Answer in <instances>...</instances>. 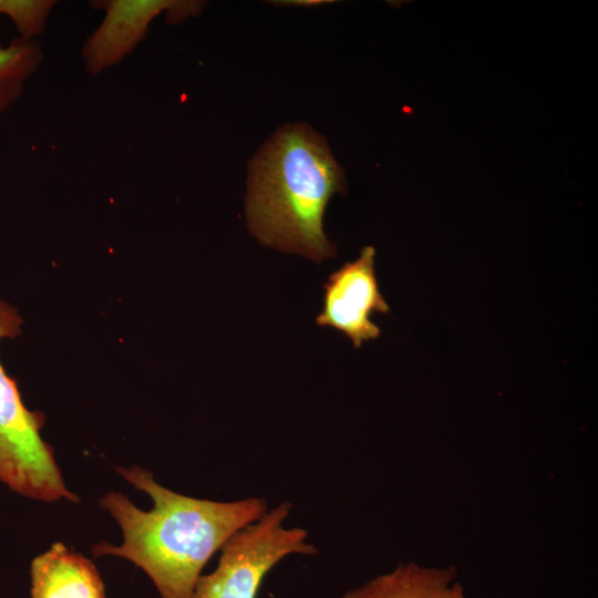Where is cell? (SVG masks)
I'll list each match as a JSON object with an SVG mask.
<instances>
[{
    "instance_id": "obj_1",
    "label": "cell",
    "mask_w": 598,
    "mask_h": 598,
    "mask_svg": "<svg viewBox=\"0 0 598 598\" xmlns=\"http://www.w3.org/2000/svg\"><path fill=\"white\" fill-rule=\"evenodd\" d=\"M115 471L148 494L153 506L143 511L118 492L103 495L99 504L121 527L123 543L116 546L101 540L92 547V555L134 563L152 579L161 598H193L210 557L236 532L268 511L262 497L233 502L196 498L166 488L140 466H118Z\"/></svg>"
},
{
    "instance_id": "obj_2",
    "label": "cell",
    "mask_w": 598,
    "mask_h": 598,
    "mask_svg": "<svg viewBox=\"0 0 598 598\" xmlns=\"http://www.w3.org/2000/svg\"><path fill=\"white\" fill-rule=\"evenodd\" d=\"M250 167L246 217L251 234L317 262L336 256L322 218L331 196L344 193L346 179L324 140L301 124L288 125Z\"/></svg>"
},
{
    "instance_id": "obj_3",
    "label": "cell",
    "mask_w": 598,
    "mask_h": 598,
    "mask_svg": "<svg viewBox=\"0 0 598 598\" xmlns=\"http://www.w3.org/2000/svg\"><path fill=\"white\" fill-rule=\"evenodd\" d=\"M22 320L0 299V340L20 333ZM44 415L22 402L16 381L0 363V482L28 498L79 503L55 462L53 448L41 436Z\"/></svg>"
},
{
    "instance_id": "obj_4",
    "label": "cell",
    "mask_w": 598,
    "mask_h": 598,
    "mask_svg": "<svg viewBox=\"0 0 598 598\" xmlns=\"http://www.w3.org/2000/svg\"><path fill=\"white\" fill-rule=\"evenodd\" d=\"M291 504L282 502L236 532L220 548L216 568L198 578L193 598H257L266 575L290 555H316L308 533L287 527Z\"/></svg>"
},
{
    "instance_id": "obj_5",
    "label": "cell",
    "mask_w": 598,
    "mask_h": 598,
    "mask_svg": "<svg viewBox=\"0 0 598 598\" xmlns=\"http://www.w3.org/2000/svg\"><path fill=\"white\" fill-rule=\"evenodd\" d=\"M104 10L100 24L82 47L85 70L96 75L122 62L146 38L152 21L166 12V20L178 23L198 14L204 2L183 0H102L92 2Z\"/></svg>"
},
{
    "instance_id": "obj_6",
    "label": "cell",
    "mask_w": 598,
    "mask_h": 598,
    "mask_svg": "<svg viewBox=\"0 0 598 598\" xmlns=\"http://www.w3.org/2000/svg\"><path fill=\"white\" fill-rule=\"evenodd\" d=\"M375 250L362 248L360 256L333 271L323 283V309L316 322L346 334L358 349L377 339L381 330L371 320L374 312L389 313L374 270Z\"/></svg>"
},
{
    "instance_id": "obj_7",
    "label": "cell",
    "mask_w": 598,
    "mask_h": 598,
    "mask_svg": "<svg viewBox=\"0 0 598 598\" xmlns=\"http://www.w3.org/2000/svg\"><path fill=\"white\" fill-rule=\"evenodd\" d=\"M30 579L31 598H106L93 561L61 542L32 559Z\"/></svg>"
},
{
    "instance_id": "obj_8",
    "label": "cell",
    "mask_w": 598,
    "mask_h": 598,
    "mask_svg": "<svg viewBox=\"0 0 598 598\" xmlns=\"http://www.w3.org/2000/svg\"><path fill=\"white\" fill-rule=\"evenodd\" d=\"M455 567H422L401 564L341 598H450L457 585Z\"/></svg>"
},
{
    "instance_id": "obj_9",
    "label": "cell",
    "mask_w": 598,
    "mask_h": 598,
    "mask_svg": "<svg viewBox=\"0 0 598 598\" xmlns=\"http://www.w3.org/2000/svg\"><path fill=\"white\" fill-rule=\"evenodd\" d=\"M42 61L43 49L38 40L17 37L0 45V114L22 96L25 82Z\"/></svg>"
},
{
    "instance_id": "obj_10",
    "label": "cell",
    "mask_w": 598,
    "mask_h": 598,
    "mask_svg": "<svg viewBox=\"0 0 598 598\" xmlns=\"http://www.w3.org/2000/svg\"><path fill=\"white\" fill-rule=\"evenodd\" d=\"M55 4V0H0V16L12 21L18 37L37 40Z\"/></svg>"
},
{
    "instance_id": "obj_11",
    "label": "cell",
    "mask_w": 598,
    "mask_h": 598,
    "mask_svg": "<svg viewBox=\"0 0 598 598\" xmlns=\"http://www.w3.org/2000/svg\"><path fill=\"white\" fill-rule=\"evenodd\" d=\"M324 1H318V0H305V1H301V0H296V1H279V3L281 4H288V6H316L318 3H322Z\"/></svg>"
}]
</instances>
